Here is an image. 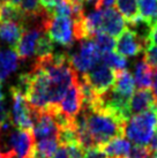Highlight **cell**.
Here are the masks:
<instances>
[{
	"label": "cell",
	"instance_id": "1",
	"mask_svg": "<svg viewBox=\"0 0 157 158\" xmlns=\"http://www.w3.org/2000/svg\"><path fill=\"white\" fill-rule=\"evenodd\" d=\"M86 117L87 128L96 147L105 144L114 137L125 135L126 121L113 112L106 110L98 104L82 106L81 110Z\"/></svg>",
	"mask_w": 157,
	"mask_h": 158
},
{
	"label": "cell",
	"instance_id": "2",
	"mask_svg": "<svg viewBox=\"0 0 157 158\" xmlns=\"http://www.w3.org/2000/svg\"><path fill=\"white\" fill-rule=\"evenodd\" d=\"M157 128V105L153 109L135 114L126 121L125 135L134 144L148 145Z\"/></svg>",
	"mask_w": 157,
	"mask_h": 158
},
{
	"label": "cell",
	"instance_id": "3",
	"mask_svg": "<svg viewBox=\"0 0 157 158\" xmlns=\"http://www.w3.org/2000/svg\"><path fill=\"white\" fill-rule=\"evenodd\" d=\"M70 65L78 74H86L94 66L100 61L102 53L98 51L95 42L89 40H83L80 43V46L76 51L68 53Z\"/></svg>",
	"mask_w": 157,
	"mask_h": 158
},
{
	"label": "cell",
	"instance_id": "4",
	"mask_svg": "<svg viewBox=\"0 0 157 158\" xmlns=\"http://www.w3.org/2000/svg\"><path fill=\"white\" fill-rule=\"evenodd\" d=\"M12 111L9 120L14 127L24 131H32V107L27 102L26 96L18 88L11 87Z\"/></svg>",
	"mask_w": 157,
	"mask_h": 158
},
{
	"label": "cell",
	"instance_id": "5",
	"mask_svg": "<svg viewBox=\"0 0 157 158\" xmlns=\"http://www.w3.org/2000/svg\"><path fill=\"white\" fill-rule=\"evenodd\" d=\"M48 35L52 42L57 44L70 48L76 40L75 38L74 21L72 18L66 16H52L50 24L48 27Z\"/></svg>",
	"mask_w": 157,
	"mask_h": 158
},
{
	"label": "cell",
	"instance_id": "6",
	"mask_svg": "<svg viewBox=\"0 0 157 158\" xmlns=\"http://www.w3.org/2000/svg\"><path fill=\"white\" fill-rule=\"evenodd\" d=\"M84 79L94 89L97 95H104L113 87L116 81V72L110 67L100 61L96 66H94L88 73L83 74Z\"/></svg>",
	"mask_w": 157,
	"mask_h": 158
},
{
	"label": "cell",
	"instance_id": "7",
	"mask_svg": "<svg viewBox=\"0 0 157 158\" xmlns=\"http://www.w3.org/2000/svg\"><path fill=\"white\" fill-rule=\"evenodd\" d=\"M116 42V50L122 57H135L144 50V44L138 35L129 28H126Z\"/></svg>",
	"mask_w": 157,
	"mask_h": 158
},
{
	"label": "cell",
	"instance_id": "8",
	"mask_svg": "<svg viewBox=\"0 0 157 158\" xmlns=\"http://www.w3.org/2000/svg\"><path fill=\"white\" fill-rule=\"evenodd\" d=\"M126 29V21L117 9L109 7L102 9L100 31H103L112 37H118Z\"/></svg>",
	"mask_w": 157,
	"mask_h": 158
},
{
	"label": "cell",
	"instance_id": "9",
	"mask_svg": "<svg viewBox=\"0 0 157 158\" xmlns=\"http://www.w3.org/2000/svg\"><path fill=\"white\" fill-rule=\"evenodd\" d=\"M43 32H46L39 28H29L23 29L22 36L19 40L18 45L15 46V52L18 53L20 59L26 60L28 58L32 57L35 54V50L38 43V40Z\"/></svg>",
	"mask_w": 157,
	"mask_h": 158
},
{
	"label": "cell",
	"instance_id": "10",
	"mask_svg": "<svg viewBox=\"0 0 157 158\" xmlns=\"http://www.w3.org/2000/svg\"><path fill=\"white\" fill-rule=\"evenodd\" d=\"M82 105H83L82 95H81L80 88H78V80H76L74 83L70 87V89L67 90L66 95L61 99L59 106H60V110L68 118L75 119L76 115L82 110Z\"/></svg>",
	"mask_w": 157,
	"mask_h": 158
},
{
	"label": "cell",
	"instance_id": "11",
	"mask_svg": "<svg viewBox=\"0 0 157 158\" xmlns=\"http://www.w3.org/2000/svg\"><path fill=\"white\" fill-rule=\"evenodd\" d=\"M155 98L153 91L149 89H139L136 92L132 95L129 103H128V112L129 115L133 117L135 114H140L142 112L153 109L155 106Z\"/></svg>",
	"mask_w": 157,
	"mask_h": 158
},
{
	"label": "cell",
	"instance_id": "12",
	"mask_svg": "<svg viewBox=\"0 0 157 158\" xmlns=\"http://www.w3.org/2000/svg\"><path fill=\"white\" fill-rule=\"evenodd\" d=\"M100 149L105 152L108 158H129L132 149L131 141L124 137H114L105 144L100 145Z\"/></svg>",
	"mask_w": 157,
	"mask_h": 158
},
{
	"label": "cell",
	"instance_id": "13",
	"mask_svg": "<svg viewBox=\"0 0 157 158\" xmlns=\"http://www.w3.org/2000/svg\"><path fill=\"white\" fill-rule=\"evenodd\" d=\"M112 89L119 95L131 99L132 95L134 94V89H135L134 77L131 74V72H128L127 69L116 72V81H114Z\"/></svg>",
	"mask_w": 157,
	"mask_h": 158
},
{
	"label": "cell",
	"instance_id": "14",
	"mask_svg": "<svg viewBox=\"0 0 157 158\" xmlns=\"http://www.w3.org/2000/svg\"><path fill=\"white\" fill-rule=\"evenodd\" d=\"M19 56L14 48L0 50V81L13 74L19 67Z\"/></svg>",
	"mask_w": 157,
	"mask_h": 158
},
{
	"label": "cell",
	"instance_id": "15",
	"mask_svg": "<svg viewBox=\"0 0 157 158\" xmlns=\"http://www.w3.org/2000/svg\"><path fill=\"white\" fill-rule=\"evenodd\" d=\"M23 28L18 22H0V40L15 48L21 38Z\"/></svg>",
	"mask_w": 157,
	"mask_h": 158
},
{
	"label": "cell",
	"instance_id": "16",
	"mask_svg": "<svg viewBox=\"0 0 157 158\" xmlns=\"http://www.w3.org/2000/svg\"><path fill=\"white\" fill-rule=\"evenodd\" d=\"M134 82L139 89H149L153 83V70L151 67L141 59L134 65Z\"/></svg>",
	"mask_w": 157,
	"mask_h": 158
},
{
	"label": "cell",
	"instance_id": "17",
	"mask_svg": "<svg viewBox=\"0 0 157 158\" xmlns=\"http://www.w3.org/2000/svg\"><path fill=\"white\" fill-rule=\"evenodd\" d=\"M59 148V142L57 139H43L35 143L34 157L32 158H51L53 154Z\"/></svg>",
	"mask_w": 157,
	"mask_h": 158
},
{
	"label": "cell",
	"instance_id": "18",
	"mask_svg": "<svg viewBox=\"0 0 157 158\" xmlns=\"http://www.w3.org/2000/svg\"><path fill=\"white\" fill-rule=\"evenodd\" d=\"M116 5L118 12L121 14L127 23L133 22L139 18L138 0H116Z\"/></svg>",
	"mask_w": 157,
	"mask_h": 158
},
{
	"label": "cell",
	"instance_id": "19",
	"mask_svg": "<svg viewBox=\"0 0 157 158\" xmlns=\"http://www.w3.org/2000/svg\"><path fill=\"white\" fill-rule=\"evenodd\" d=\"M100 61L103 62L104 65H106L108 67H110L111 69H113L114 72L126 69L127 66V60L125 59V57H122L119 53L113 52V51L102 53Z\"/></svg>",
	"mask_w": 157,
	"mask_h": 158
},
{
	"label": "cell",
	"instance_id": "20",
	"mask_svg": "<svg viewBox=\"0 0 157 158\" xmlns=\"http://www.w3.org/2000/svg\"><path fill=\"white\" fill-rule=\"evenodd\" d=\"M91 40L95 42L97 48L100 53L111 52L116 48V40L112 36L105 34L103 31H97L91 37Z\"/></svg>",
	"mask_w": 157,
	"mask_h": 158
},
{
	"label": "cell",
	"instance_id": "21",
	"mask_svg": "<svg viewBox=\"0 0 157 158\" xmlns=\"http://www.w3.org/2000/svg\"><path fill=\"white\" fill-rule=\"evenodd\" d=\"M53 53V42L48 35V32H43L38 40L37 46L35 50L36 59H40V58H45L52 54Z\"/></svg>",
	"mask_w": 157,
	"mask_h": 158
},
{
	"label": "cell",
	"instance_id": "22",
	"mask_svg": "<svg viewBox=\"0 0 157 158\" xmlns=\"http://www.w3.org/2000/svg\"><path fill=\"white\" fill-rule=\"evenodd\" d=\"M139 16L150 22L157 9V0H138Z\"/></svg>",
	"mask_w": 157,
	"mask_h": 158
},
{
	"label": "cell",
	"instance_id": "23",
	"mask_svg": "<svg viewBox=\"0 0 157 158\" xmlns=\"http://www.w3.org/2000/svg\"><path fill=\"white\" fill-rule=\"evenodd\" d=\"M19 8L21 9L23 14H34L42 10L43 6L40 5L39 0H21Z\"/></svg>",
	"mask_w": 157,
	"mask_h": 158
},
{
	"label": "cell",
	"instance_id": "24",
	"mask_svg": "<svg viewBox=\"0 0 157 158\" xmlns=\"http://www.w3.org/2000/svg\"><path fill=\"white\" fill-rule=\"evenodd\" d=\"M143 59L151 68H157V46L156 45L147 44L144 48Z\"/></svg>",
	"mask_w": 157,
	"mask_h": 158
},
{
	"label": "cell",
	"instance_id": "25",
	"mask_svg": "<svg viewBox=\"0 0 157 158\" xmlns=\"http://www.w3.org/2000/svg\"><path fill=\"white\" fill-rule=\"evenodd\" d=\"M153 151L149 149L148 145H132L129 158H151Z\"/></svg>",
	"mask_w": 157,
	"mask_h": 158
},
{
	"label": "cell",
	"instance_id": "26",
	"mask_svg": "<svg viewBox=\"0 0 157 158\" xmlns=\"http://www.w3.org/2000/svg\"><path fill=\"white\" fill-rule=\"evenodd\" d=\"M64 147L67 149L70 158H84V149L78 143H72Z\"/></svg>",
	"mask_w": 157,
	"mask_h": 158
},
{
	"label": "cell",
	"instance_id": "27",
	"mask_svg": "<svg viewBox=\"0 0 157 158\" xmlns=\"http://www.w3.org/2000/svg\"><path fill=\"white\" fill-rule=\"evenodd\" d=\"M84 158H108V156L100 147H94L84 150Z\"/></svg>",
	"mask_w": 157,
	"mask_h": 158
},
{
	"label": "cell",
	"instance_id": "28",
	"mask_svg": "<svg viewBox=\"0 0 157 158\" xmlns=\"http://www.w3.org/2000/svg\"><path fill=\"white\" fill-rule=\"evenodd\" d=\"M9 120V112L7 110V106L4 99L0 101V127Z\"/></svg>",
	"mask_w": 157,
	"mask_h": 158
},
{
	"label": "cell",
	"instance_id": "29",
	"mask_svg": "<svg viewBox=\"0 0 157 158\" xmlns=\"http://www.w3.org/2000/svg\"><path fill=\"white\" fill-rule=\"evenodd\" d=\"M51 158H70L67 149H66L64 145H59V148L57 149V151L53 154V156Z\"/></svg>",
	"mask_w": 157,
	"mask_h": 158
},
{
	"label": "cell",
	"instance_id": "30",
	"mask_svg": "<svg viewBox=\"0 0 157 158\" xmlns=\"http://www.w3.org/2000/svg\"><path fill=\"white\" fill-rule=\"evenodd\" d=\"M62 1H64V0H39L40 5H42L43 7H45L46 9L53 8L54 6H57L58 4H60Z\"/></svg>",
	"mask_w": 157,
	"mask_h": 158
},
{
	"label": "cell",
	"instance_id": "31",
	"mask_svg": "<svg viewBox=\"0 0 157 158\" xmlns=\"http://www.w3.org/2000/svg\"><path fill=\"white\" fill-rule=\"evenodd\" d=\"M148 44L156 45L157 46V24L151 27V30H150L148 38Z\"/></svg>",
	"mask_w": 157,
	"mask_h": 158
},
{
	"label": "cell",
	"instance_id": "32",
	"mask_svg": "<svg viewBox=\"0 0 157 158\" xmlns=\"http://www.w3.org/2000/svg\"><path fill=\"white\" fill-rule=\"evenodd\" d=\"M153 95H154V98H155V103H156L157 105V69L154 70L153 72Z\"/></svg>",
	"mask_w": 157,
	"mask_h": 158
},
{
	"label": "cell",
	"instance_id": "33",
	"mask_svg": "<svg viewBox=\"0 0 157 158\" xmlns=\"http://www.w3.org/2000/svg\"><path fill=\"white\" fill-rule=\"evenodd\" d=\"M116 4V0H102L100 1V8H109Z\"/></svg>",
	"mask_w": 157,
	"mask_h": 158
},
{
	"label": "cell",
	"instance_id": "34",
	"mask_svg": "<svg viewBox=\"0 0 157 158\" xmlns=\"http://www.w3.org/2000/svg\"><path fill=\"white\" fill-rule=\"evenodd\" d=\"M70 6H83L86 0H66Z\"/></svg>",
	"mask_w": 157,
	"mask_h": 158
},
{
	"label": "cell",
	"instance_id": "35",
	"mask_svg": "<svg viewBox=\"0 0 157 158\" xmlns=\"http://www.w3.org/2000/svg\"><path fill=\"white\" fill-rule=\"evenodd\" d=\"M150 24H151V26H156L157 24V9H156V12H155V14L153 15L151 20H150Z\"/></svg>",
	"mask_w": 157,
	"mask_h": 158
},
{
	"label": "cell",
	"instance_id": "36",
	"mask_svg": "<svg viewBox=\"0 0 157 158\" xmlns=\"http://www.w3.org/2000/svg\"><path fill=\"white\" fill-rule=\"evenodd\" d=\"M4 99V94H2V85H1V82H0V101Z\"/></svg>",
	"mask_w": 157,
	"mask_h": 158
},
{
	"label": "cell",
	"instance_id": "37",
	"mask_svg": "<svg viewBox=\"0 0 157 158\" xmlns=\"http://www.w3.org/2000/svg\"><path fill=\"white\" fill-rule=\"evenodd\" d=\"M151 158H157V151L156 152H154L153 156H151Z\"/></svg>",
	"mask_w": 157,
	"mask_h": 158
},
{
	"label": "cell",
	"instance_id": "38",
	"mask_svg": "<svg viewBox=\"0 0 157 158\" xmlns=\"http://www.w3.org/2000/svg\"><path fill=\"white\" fill-rule=\"evenodd\" d=\"M12 158H20V157H18V156H15V157H12Z\"/></svg>",
	"mask_w": 157,
	"mask_h": 158
}]
</instances>
